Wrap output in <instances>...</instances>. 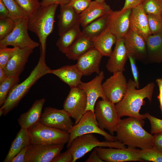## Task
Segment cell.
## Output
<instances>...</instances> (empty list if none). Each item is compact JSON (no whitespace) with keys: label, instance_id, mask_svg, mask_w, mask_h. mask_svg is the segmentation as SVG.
<instances>
[{"label":"cell","instance_id":"ac0fdd59","mask_svg":"<svg viewBox=\"0 0 162 162\" xmlns=\"http://www.w3.org/2000/svg\"><path fill=\"white\" fill-rule=\"evenodd\" d=\"M103 56L94 48L80 56L76 64L83 75L89 76L94 73L99 74L100 72V65Z\"/></svg>","mask_w":162,"mask_h":162},{"label":"cell","instance_id":"74e56055","mask_svg":"<svg viewBox=\"0 0 162 162\" xmlns=\"http://www.w3.org/2000/svg\"><path fill=\"white\" fill-rule=\"evenodd\" d=\"M15 25V21L8 17L0 18V40L9 35L14 29Z\"/></svg>","mask_w":162,"mask_h":162},{"label":"cell","instance_id":"8fae6325","mask_svg":"<svg viewBox=\"0 0 162 162\" xmlns=\"http://www.w3.org/2000/svg\"><path fill=\"white\" fill-rule=\"evenodd\" d=\"M123 72L117 71L102 84L103 89L107 99L115 104L124 97L127 89V82Z\"/></svg>","mask_w":162,"mask_h":162},{"label":"cell","instance_id":"3957f363","mask_svg":"<svg viewBox=\"0 0 162 162\" xmlns=\"http://www.w3.org/2000/svg\"><path fill=\"white\" fill-rule=\"evenodd\" d=\"M58 5L53 4L46 7L41 6L28 18V30L38 36L40 44V55L45 58L47 39L53 30L56 12Z\"/></svg>","mask_w":162,"mask_h":162},{"label":"cell","instance_id":"bcb514c9","mask_svg":"<svg viewBox=\"0 0 162 162\" xmlns=\"http://www.w3.org/2000/svg\"><path fill=\"white\" fill-rule=\"evenodd\" d=\"M71 0H42L40 2L41 7H46L53 4L62 5L68 4Z\"/></svg>","mask_w":162,"mask_h":162},{"label":"cell","instance_id":"7402d4cb","mask_svg":"<svg viewBox=\"0 0 162 162\" xmlns=\"http://www.w3.org/2000/svg\"><path fill=\"white\" fill-rule=\"evenodd\" d=\"M57 17L59 36L77 25H80L79 14L69 4L60 5V13Z\"/></svg>","mask_w":162,"mask_h":162},{"label":"cell","instance_id":"603a6c76","mask_svg":"<svg viewBox=\"0 0 162 162\" xmlns=\"http://www.w3.org/2000/svg\"><path fill=\"white\" fill-rule=\"evenodd\" d=\"M105 2L92 1L88 6L79 14L80 24L83 28L97 19L109 14L111 10Z\"/></svg>","mask_w":162,"mask_h":162},{"label":"cell","instance_id":"4dcf8cb0","mask_svg":"<svg viewBox=\"0 0 162 162\" xmlns=\"http://www.w3.org/2000/svg\"><path fill=\"white\" fill-rule=\"evenodd\" d=\"M109 13L97 19L83 28L82 34L91 39L100 34L107 28Z\"/></svg>","mask_w":162,"mask_h":162},{"label":"cell","instance_id":"681fc988","mask_svg":"<svg viewBox=\"0 0 162 162\" xmlns=\"http://www.w3.org/2000/svg\"><path fill=\"white\" fill-rule=\"evenodd\" d=\"M86 162H103L99 157L96 151L94 149L87 159L85 160Z\"/></svg>","mask_w":162,"mask_h":162},{"label":"cell","instance_id":"b9f144b4","mask_svg":"<svg viewBox=\"0 0 162 162\" xmlns=\"http://www.w3.org/2000/svg\"><path fill=\"white\" fill-rule=\"evenodd\" d=\"M128 57L133 77V80L135 83L136 88L138 89L140 86L139 74L136 64V59L129 54H128Z\"/></svg>","mask_w":162,"mask_h":162},{"label":"cell","instance_id":"9a60e30c","mask_svg":"<svg viewBox=\"0 0 162 162\" xmlns=\"http://www.w3.org/2000/svg\"><path fill=\"white\" fill-rule=\"evenodd\" d=\"M64 145L31 144L25 156V162H51L60 154Z\"/></svg>","mask_w":162,"mask_h":162},{"label":"cell","instance_id":"816d5d0a","mask_svg":"<svg viewBox=\"0 0 162 162\" xmlns=\"http://www.w3.org/2000/svg\"><path fill=\"white\" fill-rule=\"evenodd\" d=\"M8 77L4 68H0V84L4 82Z\"/></svg>","mask_w":162,"mask_h":162},{"label":"cell","instance_id":"c3c4849f","mask_svg":"<svg viewBox=\"0 0 162 162\" xmlns=\"http://www.w3.org/2000/svg\"><path fill=\"white\" fill-rule=\"evenodd\" d=\"M156 82L159 88V93L157 98L159 102V107L162 114V78H157L156 80Z\"/></svg>","mask_w":162,"mask_h":162},{"label":"cell","instance_id":"60d3db41","mask_svg":"<svg viewBox=\"0 0 162 162\" xmlns=\"http://www.w3.org/2000/svg\"><path fill=\"white\" fill-rule=\"evenodd\" d=\"M92 2L91 0H71L69 4L80 14Z\"/></svg>","mask_w":162,"mask_h":162},{"label":"cell","instance_id":"f5cc1de1","mask_svg":"<svg viewBox=\"0 0 162 162\" xmlns=\"http://www.w3.org/2000/svg\"><path fill=\"white\" fill-rule=\"evenodd\" d=\"M96 1L99 2H104L106 0H95Z\"/></svg>","mask_w":162,"mask_h":162},{"label":"cell","instance_id":"e575fe53","mask_svg":"<svg viewBox=\"0 0 162 162\" xmlns=\"http://www.w3.org/2000/svg\"><path fill=\"white\" fill-rule=\"evenodd\" d=\"M15 0L28 17L41 6L38 0Z\"/></svg>","mask_w":162,"mask_h":162},{"label":"cell","instance_id":"d6a6232c","mask_svg":"<svg viewBox=\"0 0 162 162\" xmlns=\"http://www.w3.org/2000/svg\"><path fill=\"white\" fill-rule=\"evenodd\" d=\"M9 11L8 17L14 21L28 16L21 8L15 0H2Z\"/></svg>","mask_w":162,"mask_h":162},{"label":"cell","instance_id":"52a82bcc","mask_svg":"<svg viewBox=\"0 0 162 162\" xmlns=\"http://www.w3.org/2000/svg\"><path fill=\"white\" fill-rule=\"evenodd\" d=\"M94 112L100 128L113 135L121 120L115 104L107 100H99L95 104Z\"/></svg>","mask_w":162,"mask_h":162},{"label":"cell","instance_id":"e0dca14e","mask_svg":"<svg viewBox=\"0 0 162 162\" xmlns=\"http://www.w3.org/2000/svg\"><path fill=\"white\" fill-rule=\"evenodd\" d=\"M123 39L128 54L136 60L147 62L146 44L143 38L130 29Z\"/></svg>","mask_w":162,"mask_h":162},{"label":"cell","instance_id":"f907efd6","mask_svg":"<svg viewBox=\"0 0 162 162\" xmlns=\"http://www.w3.org/2000/svg\"><path fill=\"white\" fill-rule=\"evenodd\" d=\"M9 11L4 3L0 0V18H4L8 16Z\"/></svg>","mask_w":162,"mask_h":162},{"label":"cell","instance_id":"5b68a950","mask_svg":"<svg viewBox=\"0 0 162 162\" xmlns=\"http://www.w3.org/2000/svg\"><path fill=\"white\" fill-rule=\"evenodd\" d=\"M28 130L32 144H65L70 139V134L68 132L48 126L39 122Z\"/></svg>","mask_w":162,"mask_h":162},{"label":"cell","instance_id":"1f68e13d","mask_svg":"<svg viewBox=\"0 0 162 162\" xmlns=\"http://www.w3.org/2000/svg\"><path fill=\"white\" fill-rule=\"evenodd\" d=\"M20 82L18 76H9L2 83L0 84V106L5 102L12 89Z\"/></svg>","mask_w":162,"mask_h":162},{"label":"cell","instance_id":"83f0119b","mask_svg":"<svg viewBox=\"0 0 162 162\" xmlns=\"http://www.w3.org/2000/svg\"><path fill=\"white\" fill-rule=\"evenodd\" d=\"M32 144L28 129L21 128L12 142L3 162H11L13 158L26 146Z\"/></svg>","mask_w":162,"mask_h":162},{"label":"cell","instance_id":"4316f807","mask_svg":"<svg viewBox=\"0 0 162 162\" xmlns=\"http://www.w3.org/2000/svg\"><path fill=\"white\" fill-rule=\"evenodd\" d=\"M92 40L94 47L103 56L110 57L112 51V46L116 44L117 38L107 28L100 34Z\"/></svg>","mask_w":162,"mask_h":162},{"label":"cell","instance_id":"30bf717a","mask_svg":"<svg viewBox=\"0 0 162 162\" xmlns=\"http://www.w3.org/2000/svg\"><path fill=\"white\" fill-rule=\"evenodd\" d=\"M87 98L85 92L78 87L70 88L63 104V109L74 118L76 124L85 112Z\"/></svg>","mask_w":162,"mask_h":162},{"label":"cell","instance_id":"4fadbf2b","mask_svg":"<svg viewBox=\"0 0 162 162\" xmlns=\"http://www.w3.org/2000/svg\"><path fill=\"white\" fill-rule=\"evenodd\" d=\"M70 117L64 109L58 110L48 107L44 109L39 122L48 126L68 132L73 126Z\"/></svg>","mask_w":162,"mask_h":162},{"label":"cell","instance_id":"5bb4252c","mask_svg":"<svg viewBox=\"0 0 162 162\" xmlns=\"http://www.w3.org/2000/svg\"><path fill=\"white\" fill-rule=\"evenodd\" d=\"M132 9L112 10L108 14L107 28L117 38H123L130 30Z\"/></svg>","mask_w":162,"mask_h":162},{"label":"cell","instance_id":"d590c367","mask_svg":"<svg viewBox=\"0 0 162 162\" xmlns=\"http://www.w3.org/2000/svg\"><path fill=\"white\" fill-rule=\"evenodd\" d=\"M151 34L162 33V14H147Z\"/></svg>","mask_w":162,"mask_h":162},{"label":"cell","instance_id":"ee69618b","mask_svg":"<svg viewBox=\"0 0 162 162\" xmlns=\"http://www.w3.org/2000/svg\"><path fill=\"white\" fill-rule=\"evenodd\" d=\"M30 145L22 149L13 158L11 162H25V156Z\"/></svg>","mask_w":162,"mask_h":162},{"label":"cell","instance_id":"6da1fadb","mask_svg":"<svg viewBox=\"0 0 162 162\" xmlns=\"http://www.w3.org/2000/svg\"><path fill=\"white\" fill-rule=\"evenodd\" d=\"M154 86V82H151L143 88L138 89L134 81L130 79L128 81L127 89L124 97L116 104L120 117L128 116L141 120L146 119L145 114H140V111L145 104V98L151 102Z\"/></svg>","mask_w":162,"mask_h":162},{"label":"cell","instance_id":"cb8c5ba5","mask_svg":"<svg viewBox=\"0 0 162 162\" xmlns=\"http://www.w3.org/2000/svg\"><path fill=\"white\" fill-rule=\"evenodd\" d=\"M48 74L56 75L70 88L78 87L83 76L76 64L64 66L56 69H50Z\"/></svg>","mask_w":162,"mask_h":162},{"label":"cell","instance_id":"7a4b0ae2","mask_svg":"<svg viewBox=\"0 0 162 162\" xmlns=\"http://www.w3.org/2000/svg\"><path fill=\"white\" fill-rule=\"evenodd\" d=\"M144 123L143 120L133 117L121 119L116 131L117 140L130 148H152L154 135L143 128Z\"/></svg>","mask_w":162,"mask_h":162},{"label":"cell","instance_id":"ab89813d","mask_svg":"<svg viewBox=\"0 0 162 162\" xmlns=\"http://www.w3.org/2000/svg\"><path fill=\"white\" fill-rule=\"evenodd\" d=\"M150 122L151 125L150 132L154 134L162 132V120L151 115L149 113L145 114Z\"/></svg>","mask_w":162,"mask_h":162},{"label":"cell","instance_id":"ba28073f","mask_svg":"<svg viewBox=\"0 0 162 162\" xmlns=\"http://www.w3.org/2000/svg\"><path fill=\"white\" fill-rule=\"evenodd\" d=\"M68 132L70 135L67 146L68 148L74 139L87 134H99L103 136L107 141H117L116 136L108 133L100 128L95 118L94 113L90 110L86 111L79 122L73 126Z\"/></svg>","mask_w":162,"mask_h":162},{"label":"cell","instance_id":"44dd1931","mask_svg":"<svg viewBox=\"0 0 162 162\" xmlns=\"http://www.w3.org/2000/svg\"><path fill=\"white\" fill-rule=\"evenodd\" d=\"M130 29L141 36L145 40L151 34L147 14L144 11L142 4L132 10Z\"/></svg>","mask_w":162,"mask_h":162},{"label":"cell","instance_id":"d6986e66","mask_svg":"<svg viewBox=\"0 0 162 162\" xmlns=\"http://www.w3.org/2000/svg\"><path fill=\"white\" fill-rule=\"evenodd\" d=\"M128 56V53L123 38L117 39L114 49L106 65L107 70L112 73L117 71L124 72Z\"/></svg>","mask_w":162,"mask_h":162},{"label":"cell","instance_id":"ffe728a7","mask_svg":"<svg viewBox=\"0 0 162 162\" xmlns=\"http://www.w3.org/2000/svg\"><path fill=\"white\" fill-rule=\"evenodd\" d=\"M33 50L28 48L18 49L4 68L8 77L19 76Z\"/></svg>","mask_w":162,"mask_h":162},{"label":"cell","instance_id":"f546056e","mask_svg":"<svg viewBox=\"0 0 162 162\" xmlns=\"http://www.w3.org/2000/svg\"><path fill=\"white\" fill-rule=\"evenodd\" d=\"M80 25L75 26L59 36L56 45L61 52L65 54L71 45L81 34Z\"/></svg>","mask_w":162,"mask_h":162},{"label":"cell","instance_id":"7dc6e473","mask_svg":"<svg viewBox=\"0 0 162 162\" xmlns=\"http://www.w3.org/2000/svg\"><path fill=\"white\" fill-rule=\"evenodd\" d=\"M124 5L122 10L132 9L142 4L144 0H125Z\"/></svg>","mask_w":162,"mask_h":162},{"label":"cell","instance_id":"9c48e42d","mask_svg":"<svg viewBox=\"0 0 162 162\" xmlns=\"http://www.w3.org/2000/svg\"><path fill=\"white\" fill-rule=\"evenodd\" d=\"M28 18H20L15 20L16 25L14 29L7 37L0 40V48L11 46L20 48L34 49L39 46V43L32 39L28 34Z\"/></svg>","mask_w":162,"mask_h":162},{"label":"cell","instance_id":"2e32d148","mask_svg":"<svg viewBox=\"0 0 162 162\" xmlns=\"http://www.w3.org/2000/svg\"><path fill=\"white\" fill-rule=\"evenodd\" d=\"M104 78V72L101 71L91 81L87 82H82L78 86V87L83 89L86 94L87 105L85 112L90 110L94 112L95 104L99 98L108 100L105 95L102 86Z\"/></svg>","mask_w":162,"mask_h":162},{"label":"cell","instance_id":"f1b7e54d","mask_svg":"<svg viewBox=\"0 0 162 162\" xmlns=\"http://www.w3.org/2000/svg\"><path fill=\"white\" fill-rule=\"evenodd\" d=\"M92 40L82 34L69 48L65 55L70 59L77 60L82 55L94 48Z\"/></svg>","mask_w":162,"mask_h":162},{"label":"cell","instance_id":"484cf974","mask_svg":"<svg viewBox=\"0 0 162 162\" xmlns=\"http://www.w3.org/2000/svg\"><path fill=\"white\" fill-rule=\"evenodd\" d=\"M145 41L147 62L162 63V33L151 34Z\"/></svg>","mask_w":162,"mask_h":162},{"label":"cell","instance_id":"f35d334b","mask_svg":"<svg viewBox=\"0 0 162 162\" xmlns=\"http://www.w3.org/2000/svg\"><path fill=\"white\" fill-rule=\"evenodd\" d=\"M18 48L17 47L0 48V68H4L5 67Z\"/></svg>","mask_w":162,"mask_h":162},{"label":"cell","instance_id":"f6af8a7d","mask_svg":"<svg viewBox=\"0 0 162 162\" xmlns=\"http://www.w3.org/2000/svg\"><path fill=\"white\" fill-rule=\"evenodd\" d=\"M154 139L152 148L162 152V132L154 134Z\"/></svg>","mask_w":162,"mask_h":162},{"label":"cell","instance_id":"8992f818","mask_svg":"<svg viewBox=\"0 0 162 162\" xmlns=\"http://www.w3.org/2000/svg\"><path fill=\"white\" fill-rule=\"evenodd\" d=\"M98 147L121 148H126L125 145L118 141H100L93 133H89L74 139L68 149L73 156V162H75L93 149Z\"/></svg>","mask_w":162,"mask_h":162},{"label":"cell","instance_id":"d4e9b609","mask_svg":"<svg viewBox=\"0 0 162 162\" xmlns=\"http://www.w3.org/2000/svg\"><path fill=\"white\" fill-rule=\"evenodd\" d=\"M45 101L44 98L36 100L27 112L20 115L18 122L21 128L28 129L39 122Z\"/></svg>","mask_w":162,"mask_h":162},{"label":"cell","instance_id":"277c9868","mask_svg":"<svg viewBox=\"0 0 162 162\" xmlns=\"http://www.w3.org/2000/svg\"><path fill=\"white\" fill-rule=\"evenodd\" d=\"M50 68L45 57L40 55L38 62L28 77L11 91L5 102L1 106L0 116H5L16 107L31 87L41 77L48 74Z\"/></svg>","mask_w":162,"mask_h":162},{"label":"cell","instance_id":"836d02e7","mask_svg":"<svg viewBox=\"0 0 162 162\" xmlns=\"http://www.w3.org/2000/svg\"><path fill=\"white\" fill-rule=\"evenodd\" d=\"M140 158L144 160L154 162H162V152L153 148L138 149Z\"/></svg>","mask_w":162,"mask_h":162},{"label":"cell","instance_id":"8d00e7d4","mask_svg":"<svg viewBox=\"0 0 162 162\" xmlns=\"http://www.w3.org/2000/svg\"><path fill=\"white\" fill-rule=\"evenodd\" d=\"M142 4L147 14H162V0H144Z\"/></svg>","mask_w":162,"mask_h":162},{"label":"cell","instance_id":"7c38bea8","mask_svg":"<svg viewBox=\"0 0 162 162\" xmlns=\"http://www.w3.org/2000/svg\"><path fill=\"white\" fill-rule=\"evenodd\" d=\"M94 149L100 158L104 162L144 161L140 157L138 149L136 148H104L98 147Z\"/></svg>","mask_w":162,"mask_h":162},{"label":"cell","instance_id":"7bdbcfd3","mask_svg":"<svg viewBox=\"0 0 162 162\" xmlns=\"http://www.w3.org/2000/svg\"><path fill=\"white\" fill-rule=\"evenodd\" d=\"M73 156L68 149L64 152L59 154L55 157L51 162H73Z\"/></svg>","mask_w":162,"mask_h":162}]
</instances>
